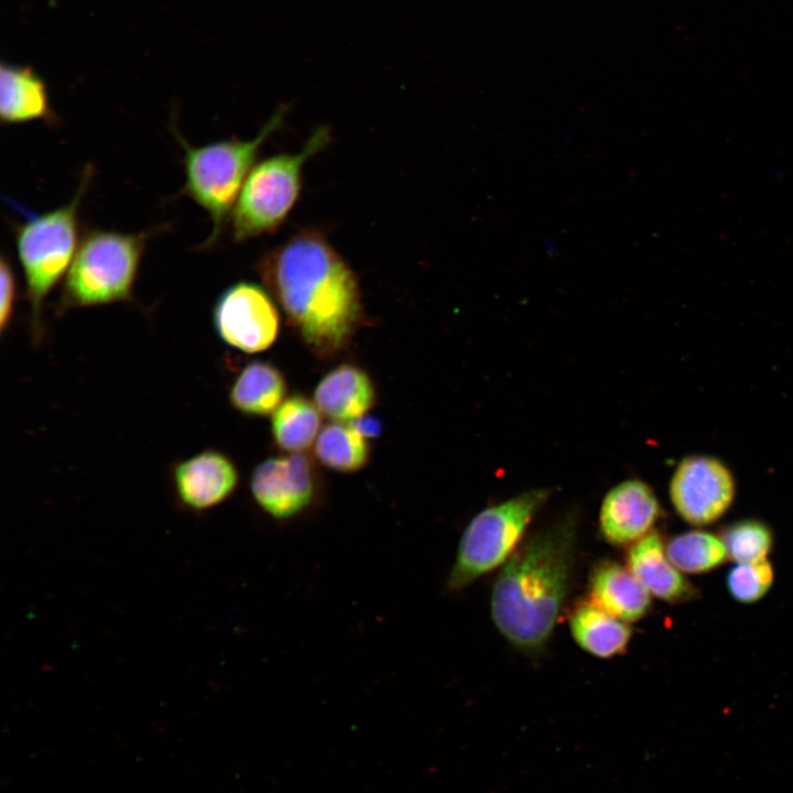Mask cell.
I'll return each instance as SVG.
<instances>
[{"instance_id":"obj_1","label":"cell","mask_w":793,"mask_h":793,"mask_svg":"<svg viewBox=\"0 0 793 793\" xmlns=\"http://www.w3.org/2000/svg\"><path fill=\"white\" fill-rule=\"evenodd\" d=\"M290 327L319 359L346 350L365 322L356 273L317 230H302L258 263Z\"/></svg>"},{"instance_id":"obj_2","label":"cell","mask_w":793,"mask_h":793,"mask_svg":"<svg viewBox=\"0 0 793 793\" xmlns=\"http://www.w3.org/2000/svg\"><path fill=\"white\" fill-rule=\"evenodd\" d=\"M577 534L571 512L519 545L498 574L491 617L515 649L537 653L551 638L569 591Z\"/></svg>"},{"instance_id":"obj_3","label":"cell","mask_w":793,"mask_h":793,"mask_svg":"<svg viewBox=\"0 0 793 793\" xmlns=\"http://www.w3.org/2000/svg\"><path fill=\"white\" fill-rule=\"evenodd\" d=\"M285 113L286 109L280 107L250 140H224L192 146L176 133L184 152V192L208 213L213 222L205 246L218 239L261 145L281 127Z\"/></svg>"},{"instance_id":"obj_4","label":"cell","mask_w":793,"mask_h":793,"mask_svg":"<svg viewBox=\"0 0 793 793\" xmlns=\"http://www.w3.org/2000/svg\"><path fill=\"white\" fill-rule=\"evenodd\" d=\"M148 233L89 230L66 273L59 309L129 301Z\"/></svg>"},{"instance_id":"obj_5","label":"cell","mask_w":793,"mask_h":793,"mask_svg":"<svg viewBox=\"0 0 793 793\" xmlns=\"http://www.w3.org/2000/svg\"><path fill=\"white\" fill-rule=\"evenodd\" d=\"M90 178L91 169H86L72 200L41 215L28 214L15 230L35 339L41 336L43 302L68 271L76 253L78 208Z\"/></svg>"},{"instance_id":"obj_6","label":"cell","mask_w":793,"mask_h":793,"mask_svg":"<svg viewBox=\"0 0 793 793\" xmlns=\"http://www.w3.org/2000/svg\"><path fill=\"white\" fill-rule=\"evenodd\" d=\"M330 141L327 127H318L297 153H281L257 163L248 174L232 211L237 242L275 230L297 202L303 166Z\"/></svg>"},{"instance_id":"obj_7","label":"cell","mask_w":793,"mask_h":793,"mask_svg":"<svg viewBox=\"0 0 793 793\" xmlns=\"http://www.w3.org/2000/svg\"><path fill=\"white\" fill-rule=\"evenodd\" d=\"M550 496L546 488L531 489L477 513L460 536L446 590L460 591L504 564Z\"/></svg>"},{"instance_id":"obj_8","label":"cell","mask_w":793,"mask_h":793,"mask_svg":"<svg viewBox=\"0 0 793 793\" xmlns=\"http://www.w3.org/2000/svg\"><path fill=\"white\" fill-rule=\"evenodd\" d=\"M669 493L674 510L683 521L705 526L718 521L730 509L736 497V480L721 459L694 454L677 464Z\"/></svg>"},{"instance_id":"obj_9","label":"cell","mask_w":793,"mask_h":793,"mask_svg":"<svg viewBox=\"0 0 793 793\" xmlns=\"http://www.w3.org/2000/svg\"><path fill=\"white\" fill-rule=\"evenodd\" d=\"M213 325L225 344L256 354L269 349L276 340L280 315L267 290L242 281L220 293L213 308Z\"/></svg>"},{"instance_id":"obj_10","label":"cell","mask_w":793,"mask_h":793,"mask_svg":"<svg viewBox=\"0 0 793 793\" xmlns=\"http://www.w3.org/2000/svg\"><path fill=\"white\" fill-rule=\"evenodd\" d=\"M314 461L305 453L269 457L250 476V492L258 507L279 522L295 520L317 501Z\"/></svg>"},{"instance_id":"obj_11","label":"cell","mask_w":793,"mask_h":793,"mask_svg":"<svg viewBox=\"0 0 793 793\" xmlns=\"http://www.w3.org/2000/svg\"><path fill=\"white\" fill-rule=\"evenodd\" d=\"M652 488L642 480L628 479L605 496L599 513L601 536L611 545L633 544L648 535L661 515Z\"/></svg>"},{"instance_id":"obj_12","label":"cell","mask_w":793,"mask_h":793,"mask_svg":"<svg viewBox=\"0 0 793 793\" xmlns=\"http://www.w3.org/2000/svg\"><path fill=\"white\" fill-rule=\"evenodd\" d=\"M172 479L178 500L187 509L205 511L219 506L236 491L239 471L229 456L206 449L178 461Z\"/></svg>"},{"instance_id":"obj_13","label":"cell","mask_w":793,"mask_h":793,"mask_svg":"<svg viewBox=\"0 0 793 793\" xmlns=\"http://www.w3.org/2000/svg\"><path fill=\"white\" fill-rule=\"evenodd\" d=\"M627 567L642 586L654 597L671 604H682L696 598L698 590L670 561L661 534L651 531L631 545Z\"/></svg>"},{"instance_id":"obj_14","label":"cell","mask_w":793,"mask_h":793,"mask_svg":"<svg viewBox=\"0 0 793 793\" xmlns=\"http://www.w3.org/2000/svg\"><path fill=\"white\" fill-rule=\"evenodd\" d=\"M377 399L371 377L354 363H340L317 383L313 400L321 413L337 422H351L373 408Z\"/></svg>"},{"instance_id":"obj_15","label":"cell","mask_w":793,"mask_h":793,"mask_svg":"<svg viewBox=\"0 0 793 793\" xmlns=\"http://www.w3.org/2000/svg\"><path fill=\"white\" fill-rule=\"evenodd\" d=\"M589 600L615 618L636 622L651 610V594L628 567L604 560L597 563L588 582Z\"/></svg>"},{"instance_id":"obj_16","label":"cell","mask_w":793,"mask_h":793,"mask_svg":"<svg viewBox=\"0 0 793 793\" xmlns=\"http://www.w3.org/2000/svg\"><path fill=\"white\" fill-rule=\"evenodd\" d=\"M285 377L274 365L254 360L247 363L232 381L229 402L241 414L267 416L285 400Z\"/></svg>"},{"instance_id":"obj_17","label":"cell","mask_w":793,"mask_h":793,"mask_svg":"<svg viewBox=\"0 0 793 793\" xmlns=\"http://www.w3.org/2000/svg\"><path fill=\"white\" fill-rule=\"evenodd\" d=\"M569 629L575 642L586 652L601 659L612 658L627 650L631 628L593 601L580 600L569 616Z\"/></svg>"},{"instance_id":"obj_18","label":"cell","mask_w":793,"mask_h":793,"mask_svg":"<svg viewBox=\"0 0 793 793\" xmlns=\"http://www.w3.org/2000/svg\"><path fill=\"white\" fill-rule=\"evenodd\" d=\"M0 117L8 124L51 117L45 84L31 67L1 65Z\"/></svg>"},{"instance_id":"obj_19","label":"cell","mask_w":793,"mask_h":793,"mask_svg":"<svg viewBox=\"0 0 793 793\" xmlns=\"http://www.w3.org/2000/svg\"><path fill=\"white\" fill-rule=\"evenodd\" d=\"M322 415L314 400L302 394L289 397L271 414L274 444L289 454L305 453L323 427Z\"/></svg>"},{"instance_id":"obj_20","label":"cell","mask_w":793,"mask_h":793,"mask_svg":"<svg viewBox=\"0 0 793 793\" xmlns=\"http://www.w3.org/2000/svg\"><path fill=\"white\" fill-rule=\"evenodd\" d=\"M369 439L350 423L333 421L321 428L313 446L315 458L330 470L351 474L370 459Z\"/></svg>"},{"instance_id":"obj_21","label":"cell","mask_w":793,"mask_h":793,"mask_svg":"<svg viewBox=\"0 0 793 793\" xmlns=\"http://www.w3.org/2000/svg\"><path fill=\"white\" fill-rule=\"evenodd\" d=\"M666 555L684 574H704L728 560L720 535L702 529L676 534L665 543Z\"/></svg>"},{"instance_id":"obj_22","label":"cell","mask_w":793,"mask_h":793,"mask_svg":"<svg viewBox=\"0 0 793 793\" xmlns=\"http://www.w3.org/2000/svg\"><path fill=\"white\" fill-rule=\"evenodd\" d=\"M720 537L728 558L736 564L765 561L773 547L771 528L759 519H742L725 526Z\"/></svg>"},{"instance_id":"obj_23","label":"cell","mask_w":793,"mask_h":793,"mask_svg":"<svg viewBox=\"0 0 793 793\" xmlns=\"http://www.w3.org/2000/svg\"><path fill=\"white\" fill-rule=\"evenodd\" d=\"M774 582L772 564L765 560L752 564H736L726 576V587L732 599L751 605L761 600Z\"/></svg>"},{"instance_id":"obj_24","label":"cell","mask_w":793,"mask_h":793,"mask_svg":"<svg viewBox=\"0 0 793 793\" xmlns=\"http://www.w3.org/2000/svg\"><path fill=\"white\" fill-rule=\"evenodd\" d=\"M0 275H1V305H0V330L3 335L8 326L10 325L15 294L17 284L14 278V271L10 261L2 256L0 262Z\"/></svg>"},{"instance_id":"obj_25","label":"cell","mask_w":793,"mask_h":793,"mask_svg":"<svg viewBox=\"0 0 793 793\" xmlns=\"http://www.w3.org/2000/svg\"><path fill=\"white\" fill-rule=\"evenodd\" d=\"M350 424L368 439L378 436L381 431L379 421L372 416H361L351 421Z\"/></svg>"}]
</instances>
